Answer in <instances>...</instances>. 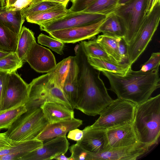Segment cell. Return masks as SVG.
I'll list each match as a JSON object with an SVG mask.
<instances>
[{"label":"cell","mask_w":160,"mask_h":160,"mask_svg":"<svg viewBox=\"0 0 160 160\" xmlns=\"http://www.w3.org/2000/svg\"><path fill=\"white\" fill-rule=\"evenodd\" d=\"M159 68L147 72L135 71L130 68L122 75L102 71L108 79L110 90L118 98L139 104L149 98L153 92L160 87Z\"/></svg>","instance_id":"obj_1"},{"label":"cell","mask_w":160,"mask_h":160,"mask_svg":"<svg viewBox=\"0 0 160 160\" xmlns=\"http://www.w3.org/2000/svg\"><path fill=\"white\" fill-rule=\"evenodd\" d=\"M84 56L78 78L81 96L75 109L87 115L95 116L99 115L113 100L100 77V72L90 65Z\"/></svg>","instance_id":"obj_2"},{"label":"cell","mask_w":160,"mask_h":160,"mask_svg":"<svg viewBox=\"0 0 160 160\" xmlns=\"http://www.w3.org/2000/svg\"><path fill=\"white\" fill-rule=\"evenodd\" d=\"M132 126L139 142L150 147L160 135V94L137 105Z\"/></svg>","instance_id":"obj_3"},{"label":"cell","mask_w":160,"mask_h":160,"mask_svg":"<svg viewBox=\"0 0 160 160\" xmlns=\"http://www.w3.org/2000/svg\"><path fill=\"white\" fill-rule=\"evenodd\" d=\"M45 102H52L73 110L63 91L57 84L52 71L33 79L28 84V98L25 104L27 109L40 108Z\"/></svg>","instance_id":"obj_4"},{"label":"cell","mask_w":160,"mask_h":160,"mask_svg":"<svg viewBox=\"0 0 160 160\" xmlns=\"http://www.w3.org/2000/svg\"><path fill=\"white\" fill-rule=\"evenodd\" d=\"M137 105L130 101L118 98L113 100L100 113V116L91 125L105 130L132 125Z\"/></svg>","instance_id":"obj_5"},{"label":"cell","mask_w":160,"mask_h":160,"mask_svg":"<svg viewBox=\"0 0 160 160\" xmlns=\"http://www.w3.org/2000/svg\"><path fill=\"white\" fill-rule=\"evenodd\" d=\"M48 123L40 108L27 109L7 131L9 138L16 142L35 139Z\"/></svg>","instance_id":"obj_6"},{"label":"cell","mask_w":160,"mask_h":160,"mask_svg":"<svg viewBox=\"0 0 160 160\" xmlns=\"http://www.w3.org/2000/svg\"><path fill=\"white\" fill-rule=\"evenodd\" d=\"M160 20V2L146 15L135 37L127 45L128 63L132 65L144 52L157 30Z\"/></svg>","instance_id":"obj_7"},{"label":"cell","mask_w":160,"mask_h":160,"mask_svg":"<svg viewBox=\"0 0 160 160\" xmlns=\"http://www.w3.org/2000/svg\"><path fill=\"white\" fill-rule=\"evenodd\" d=\"M147 0H130L118 5L114 13L120 18L124 28L123 39L127 45L137 34L145 16Z\"/></svg>","instance_id":"obj_8"},{"label":"cell","mask_w":160,"mask_h":160,"mask_svg":"<svg viewBox=\"0 0 160 160\" xmlns=\"http://www.w3.org/2000/svg\"><path fill=\"white\" fill-rule=\"evenodd\" d=\"M28 98V84L16 72L8 73L0 112L25 104Z\"/></svg>","instance_id":"obj_9"},{"label":"cell","mask_w":160,"mask_h":160,"mask_svg":"<svg viewBox=\"0 0 160 160\" xmlns=\"http://www.w3.org/2000/svg\"><path fill=\"white\" fill-rule=\"evenodd\" d=\"M106 16L82 11L67 13L62 17L39 26L40 29L48 33L57 30L80 26L97 22Z\"/></svg>","instance_id":"obj_10"},{"label":"cell","mask_w":160,"mask_h":160,"mask_svg":"<svg viewBox=\"0 0 160 160\" xmlns=\"http://www.w3.org/2000/svg\"><path fill=\"white\" fill-rule=\"evenodd\" d=\"M105 18L91 24L51 31L49 35L62 42L74 43L95 38Z\"/></svg>","instance_id":"obj_11"},{"label":"cell","mask_w":160,"mask_h":160,"mask_svg":"<svg viewBox=\"0 0 160 160\" xmlns=\"http://www.w3.org/2000/svg\"><path fill=\"white\" fill-rule=\"evenodd\" d=\"M69 143L66 135L48 140L38 148L23 156L19 160H50L62 153L65 154Z\"/></svg>","instance_id":"obj_12"},{"label":"cell","mask_w":160,"mask_h":160,"mask_svg":"<svg viewBox=\"0 0 160 160\" xmlns=\"http://www.w3.org/2000/svg\"><path fill=\"white\" fill-rule=\"evenodd\" d=\"M150 147L138 142L129 146L111 148L99 154L90 153L89 160H135L147 152Z\"/></svg>","instance_id":"obj_13"},{"label":"cell","mask_w":160,"mask_h":160,"mask_svg":"<svg viewBox=\"0 0 160 160\" xmlns=\"http://www.w3.org/2000/svg\"><path fill=\"white\" fill-rule=\"evenodd\" d=\"M83 135L77 143L88 152L99 154L111 149L108 142L106 130L88 126L83 130Z\"/></svg>","instance_id":"obj_14"},{"label":"cell","mask_w":160,"mask_h":160,"mask_svg":"<svg viewBox=\"0 0 160 160\" xmlns=\"http://www.w3.org/2000/svg\"><path fill=\"white\" fill-rule=\"evenodd\" d=\"M31 67L39 72H48L57 64L54 55L49 49L36 42L33 44L25 59Z\"/></svg>","instance_id":"obj_15"},{"label":"cell","mask_w":160,"mask_h":160,"mask_svg":"<svg viewBox=\"0 0 160 160\" xmlns=\"http://www.w3.org/2000/svg\"><path fill=\"white\" fill-rule=\"evenodd\" d=\"M79 67L76 56H72L69 68L64 81L62 90L66 98L73 109L81 96L79 83Z\"/></svg>","instance_id":"obj_16"},{"label":"cell","mask_w":160,"mask_h":160,"mask_svg":"<svg viewBox=\"0 0 160 160\" xmlns=\"http://www.w3.org/2000/svg\"><path fill=\"white\" fill-rule=\"evenodd\" d=\"M111 148L124 147L139 142L132 125H127L106 130Z\"/></svg>","instance_id":"obj_17"},{"label":"cell","mask_w":160,"mask_h":160,"mask_svg":"<svg viewBox=\"0 0 160 160\" xmlns=\"http://www.w3.org/2000/svg\"><path fill=\"white\" fill-rule=\"evenodd\" d=\"M82 124V120L74 118L48 123L35 139L43 142L57 137L66 135L70 131L78 128Z\"/></svg>","instance_id":"obj_18"},{"label":"cell","mask_w":160,"mask_h":160,"mask_svg":"<svg viewBox=\"0 0 160 160\" xmlns=\"http://www.w3.org/2000/svg\"><path fill=\"white\" fill-rule=\"evenodd\" d=\"M43 143L42 141L36 139L17 142L13 147L0 151V160H19Z\"/></svg>","instance_id":"obj_19"},{"label":"cell","mask_w":160,"mask_h":160,"mask_svg":"<svg viewBox=\"0 0 160 160\" xmlns=\"http://www.w3.org/2000/svg\"><path fill=\"white\" fill-rule=\"evenodd\" d=\"M43 116L48 123H52L74 118V112L60 104L45 102L40 107Z\"/></svg>","instance_id":"obj_20"},{"label":"cell","mask_w":160,"mask_h":160,"mask_svg":"<svg viewBox=\"0 0 160 160\" xmlns=\"http://www.w3.org/2000/svg\"><path fill=\"white\" fill-rule=\"evenodd\" d=\"M21 10L16 7L0 8V22L18 35L25 19L22 15Z\"/></svg>","instance_id":"obj_21"},{"label":"cell","mask_w":160,"mask_h":160,"mask_svg":"<svg viewBox=\"0 0 160 160\" xmlns=\"http://www.w3.org/2000/svg\"><path fill=\"white\" fill-rule=\"evenodd\" d=\"M67 11L66 6L61 5L45 11L29 16L25 19L28 22L40 26L62 17L67 14Z\"/></svg>","instance_id":"obj_22"},{"label":"cell","mask_w":160,"mask_h":160,"mask_svg":"<svg viewBox=\"0 0 160 160\" xmlns=\"http://www.w3.org/2000/svg\"><path fill=\"white\" fill-rule=\"evenodd\" d=\"M86 58L90 65L100 72L105 71L123 75L131 68V66L128 63H118L99 58L90 57Z\"/></svg>","instance_id":"obj_23"},{"label":"cell","mask_w":160,"mask_h":160,"mask_svg":"<svg viewBox=\"0 0 160 160\" xmlns=\"http://www.w3.org/2000/svg\"><path fill=\"white\" fill-rule=\"evenodd\" d=\"M99 31L107 36L123 38L125 33L121 20L114 12L106 16L99 28Z\"/></svg>","instance_id":"obj_24"},{"label":"cell","mask_w":160,"mask_h":160,"mask_svg":"<svg viewBox=\"0 0 160 160\" xmlns=\"http://www.w3.org/2000/svg\"><path fill=\"white\" fill-rule=\"evenodd\" d=\"M36 42L33 32L24 26L22 27L18 35L16 52L23 62H25L27 55L32 46Z\"/></svg>","instance_id":"obj_25"},{"label":"cell","mask_w":160,"mask_h":160,"mask_svg":"<svg viewBox=\"0 0 160 160\" xmlns=\"http://www.w3.org/2000/svg\"><path fill=\"white\" fill-rule=\"evenodd\" d=\"M119 38L102 34L98 35L96 40L112 61L123 63L118 49V40Z\"/></svg>","instance_id":"obj_26"},{"label":"cell","mask_w":160,"mask_h":160,"mask_svg":"<svg viewBox=\"0 0 160 160\" xmlns=\"http://www.w3.org/2000/svg\"><path fill=\"white\" fill-rule=\"evenodd\" d=\"M18 35L0 22V51L9 53L16 52Z\"/></svg>","instance_id":"obj_27"},{"label":"cell","mask_w":160,"mask_h":160,"mask_svg":"<svg viewBox=\"0 0 160 160\" xmlns=\"http://www.w3.org/2000/svg\"><path fill=\"white\" fill-rule=\"evenodd\" d=\"M119 0H96L82 12L107 16L114 12L118 5Z\"/></svg>","instance_id":"obj_28"},{"label":"cell","mask_w":160,"mask_h":160,"mask_svg":"<svg viewBox=\"0 0 160 160\" xmlns=\"http://www.w3.org/2000/svg\"><path fill=\"white\" fill-rule=\"evenodd\" d=\"M81 41L80 44L81 48L83 54L86 57L112 61L97 42L96 38L88 41Z\"/></svg>","instance_id":"obj_29"},{"label":"cell","mask_w":160,"mask_h":160,"mask_svg":"<svg viewBox=\"0 0 160 160\" xmlns=\"http://www.w3.org/2000/svg\"><path fill=\"white\" fill-rule=\"evenodd\" d=\"M27 111L25 104L0 112V130L8 129L13 122Z\"/></svg>","instance_id":"obj_30"},{"label":"cell","mask_w":160,"mask_h":160,"mask_svg":"<svg viewBox=\"0 0 160 160\" xmlns=\"http://www.w3.org/2000/svg\"><path fill=\"white\" fill-rule=\"evenodd\" d=\"M61 5L63 4L56 2L42 0L24 7L21 10L23 18L25 19L29 16L45 11Z\"/></svg>","instance_id":"obj_31"},{"label":"cell","mask_w":160,"mask_h":160,"mask_svg":"<svg viewBox=\"0 0 160 160\" xmlns=\"http://www.w3.org/2000/svg\"><path fill=\"white\" fill-rule=\"evenodd\" d=\"M23 63L16 52L11 53L0 59V71L8 73L16 72Z\"/></svg>","instance_id":"obj_32"},{"label":"cell","mask_w":160,"mask_h":160,"mask_svg":"<svg viewBox=\"0 0 160 160\" xmlns=\"http://www.w3.org/2000/svg\"><path fill=\"white\" fill-rule=\"evenodd\" d=\"M72 56H69L57 64L51 71L55 73L56 82L62 89L64 81L69 68Z\"/></svg>","instance_id":"obj_33"},{"label":"cell","mask_w":160,"mask_h":160,"mask_svg":"<svg viewBox=\"0 0 160 160\" xmlns=\"http://www.w3.org/2000/svg\"><path fill=\"white\" fill-rule=\"evenodd\" d=\"M38 43L48 47L60 55L63 53L64 43L57 39L41 33L38 37Z\"/></svg>","instance_id":"obj_34"},{"label":"cell","mask_w":160,"mask_h":160,"mask_svg":"<svg viewBox=\"0 0 160 160\" xmlns=\"http://www.w3.org/2000/svg\"><path fill=\"white\" fill-rule=\"evenodd\" d=\"M68 149L71 153L70 160H88L90 152L77 143L72 145Z\"/></svg>","instance_id":"obj_35"},{"label":"cell","mask_w":160,"mask_h":160,"mask_svg":"<svg viewBox=\"0 0 160 160\" xmlns=\"http://www.w3.org/2000/svg\"><path fill=\"white\" fill-rule=\"evenodd\" d=\"M160 63V52H153L148 60L141 65L140 70L147 72L159 68Z\"/></svg>","instance_id":"obj_36"},{"label":"cell","mask_w":160,"mask_h":160,"mask_svg":"<svg viewBox=\"0 0 160 160\" xmlns=\"http://www.w3.org/2000/svg\"><path fill=\"white\" fill-rule=\"evenodd\" d=\"M95 0H71L72 5L68 9L67 13L82 11Z\"/></svg>","instance_id":"obj_37"},{"label":"cell","mask_w":160,"mask_h":160,"mask_svg":"<svg viewBox=\"0 0 160 160\" xmlns=\"http://www.w3.org/2000/svg\"><path fill=\"white\" fill-rule=\"evenodd\" d=\"M8 74V72L0 71V110L5 93Z\"/></svg>","instance_id":"obj_38"},{"label":"cell","mask_w":160,"mask_h":160,"mask_svg":"<svg viewBox=\"0 0 160 160\" xmlns=\"http://www.w3.org/2000/svg\"><path fill=\"white\" fill-rule=\"evenodd\" d=\"M17 142L9 138L6 132H0V151L13 147Z\"/></svg>","instance_id":"obj_39"},{"label":"cell","mask_w":160,"mask_h":160,"mask_svg":"<svg viewBox=\"0 0 160 160\" xmlns=\"http://www.w3.org/2000/svg\"><path fill=\"white\" fill-rule=\"evenodd\" d=\"M118 45L119 52L122 59L123 63H128L127 45L123 38H119Z\"/></svg>","instance_id":"obj_40"},{"label":"cell","mask_w":160,"mask_h":160,"mask_svg":"<svg viewBox=\"0 0 160 160\" xmlns=\"http://www.w3.org/2000/svg\"><path fill=\"white\" fill-rule=\"evenodd\" d=\"M32 0H7L6 8L16 7L22 9L28 5Z\"/></svg>","instance_id":"obj_41"},{"label":"cell","mask_w":160,"mask_h":160,"mask_svg":"<svg viewBox=\"0 0 160 160\" xmlns=\"http://www.w3.org/2000/svg\"><path fill=\"white\" fill-rule=\"evenodd\" d=\"M83 135L82 130L77 128L70 131L68 132L67 137L68 138L77 142L81 139Z\"/></svg>","instance_id":"obj_42"},{"label":"cell","mask_w":160,"mask_h":160,"mask_svg":"<svg viewBox=\"0 0 160 160\" xmlns=\"http://www.w3.org/2000/svg\"><path fill=\"white\" fill-rule=\"evenodd\" d=\"M160 0H147L146 8L145 11V16L148 15L152 10L154 6Z\"/></svg>","instance_id":"obj_43"},{"label":"cell","mask_w":160,"mask_h":160,"mask_svg":"<svg viewBox=\"0 0 160 160\" xmlns=\"http://www.w3.org/2000/svg\"><path fill=\"white\" fill-rule=\"evenodd\" d=\"M64 153H62L55 157L54 159L58 160H70L69 157H67Z\"/></svg>","instance_id":"obj_44"},{"label":"cell","mask_w":160,"mask_h":160,"mask_svg":"<svg viewBox=\"0 0 160 160\" xmlns=\"http://www.w3.org/2000/svg\"><path fill=\"white\" fill-rule=\"evenodd\" d=\"M43 1H47L56 2L60 3L62 4L65 6H67V5L69 1V0H42Z\"/></svg>","instance_id":"obj_45"},{"label":"cell","mask_w":160,"mask_h":160,"mask_svg":"<svg viewBox=\"0 0 160 160\" xmlns=\"http://www.w3.org/2000/svg\"><path fill=\"white\" fill-rule=\"evenodd\" d=\"M10 53L0 51V59L6 56Z\"/></svg>","instance_id":"obj_46"},{"label":"cell","mask_w":160,"mask_h":160,"mask_svg":"<svg viewBox=\"0 0 160 160\" xmlns=\"http://www.w3.org/2000/svg\"><path fill=\"white\" fill-rule=\"evenodd\" d=\"M7 0H0V4L1 8H3L6 6Z\"/></svg>","instance_id":"obj_47"},{"label":"cell","mask_w":160,"mask_h":160,"mask_svg":"<svg viewBox=\"0 0 160 160\" xmlns=\"http://www.w3.org/2000/svg\"><path fill=\"white\" fill-rule=\"evenodd\" d=\"M130 0H119L118 2V5L124 4Z\"/></svg>","instance_id":"obj_48"},{"label":"cell","mask_w":160,"mask_h":160,"mask_svg":"<svg viewBox=\"0 0 160 160\" xmlns=\"http://www.w3.org/2000/svg\"><path fill=\"white\" fill-rule=\"evenodd\" d=\"M42 0H32L29 4L28 5H31L36 3L42 1Z\"/></svg>","instance_id":"obj_49"}]
</instances>
